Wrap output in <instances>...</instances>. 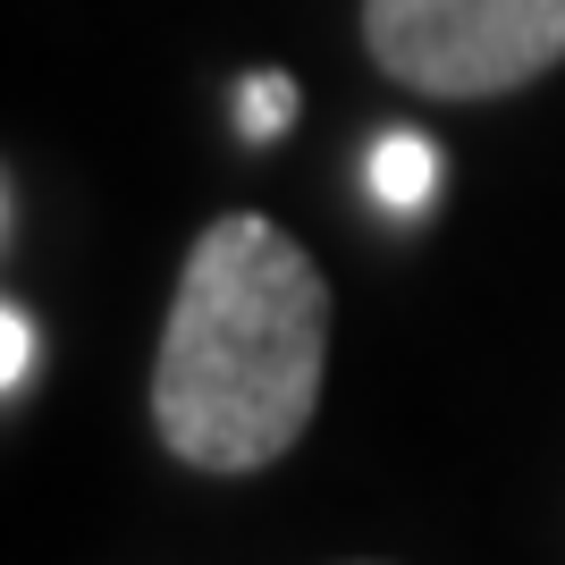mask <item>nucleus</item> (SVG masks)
Segmentation results:
<instances>
[{
	"label": "nucleus",
	"mask_w": 565,
	"mask_h": 565,
	"mask_svg": "<svg viewBox=\"0 0 565 565\" xmlns=\"http://www.w3.org/2000/svg\"><path fill=\"white\" fill-rule=\"evenodd\" d=\"M430 178H439V161H430L423 136H380L372 143V194L388 203V212H423Z\"/></svg>",
	"instance_id": "3"
},
{
	"label": "nucleus",
	"mask_w": 565,
	"mask_h": 565,
	"mask_svg": "<svg viewBox=\"0 0 565 565\" xmlns=\"http://www.w3.org/2000/svg\"><path fill=\"white\" fill-rule=\"evenodd\" d=\"M287 118H296V85L287 76H254L245 85V136H287Z\"/></svg>",
	"instance_id": "4"
},
{
	"label": "nucleus",
	"mask_w": 565,
	"mask_h": 565,
	"mask_svg": "<svg viewBox=\"0 0 565 565\" xmlns=\"http://www.w3.org/2000/svg\"><path fill=\"white\" fill-rule=\"evenodd\" d=\"M330 372L321 262L262 212H228L194 236L169 296L152 423L178 465L262 472L305 439Z\"/></svg>",
	"instance_id": "1"
},
{
	"label": "nucleus",
	"mask_w": 565,
	"mask_h": 565,
	"mask_svg": "<svg viewBox=\"0 0 565 565\" xmlns=\"http://www.w3.org/2000/svg\"><path fill=\"white\" fill-rule=\"evenodd\" d=\"M363 43L430 102H490L565 60V0H363Z\"/></svg>",
	"instance_id": "2"
},
{
	"label": "nucleus",
	"mask_w": 565,
	"mask_h": 565,
	"mask_svg": "<svg viewBox=\"0 0 565 565\" xmlns=\"http://www.w3.org/2000/svg\"><path fill=\"white\" fill-rule=\"evenodd\" d=\"M34 363V330H25L18 312L0 305V388H18V372Z\"/></svg>",
	"instance_id": "5"
}]
</instances>
